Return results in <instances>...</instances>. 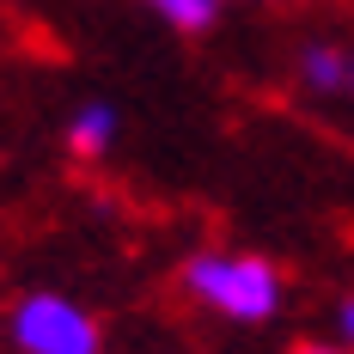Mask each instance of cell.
Here are the masks:
<instances>
[{
  "label": "cell",
  "mask_w": 354,
  "mask_h": 354,
  "mask_svg": "<svg viewBox=\"0 0 354 354\" xmlns=\"http://www.w3.org/2000/svg\"><path fill=\"white\" fill-rule=\"evenodd\" d=\"M183 293L214 312V318L226 324H275L281 318V269L269 263V257H257V250H196L189 263H183Z\"/></svg>",
  "instance_id": "6da1fadb"
},
{
  "label": "cell",
  "mask_w": 354,
  "mask_h": 354,
  "mask_svg": "<svg viewBox=\"0 0 354 354\" xmlns=\"http://www.w3.org/2000/svg\"><path fill=\"white\" fill-rule=\"evenodd\" d=\"M12 348L19 354H104V330L98 318L68 299V293H55V287H31L19 306H12Z\"/></svg>",
  "instance_id": "7a4b0ae2"
},
{
  "label": "cell",
  "mask_w": 354,
  "mask_h": 354,
  "mask_svg": "<svg viewBox=\"0 0 354 354\" xmlns=\"http://www.w3.org/2000/svg\"><path fill=\"white\" fill-rule=\"evenodd\" d=\"M116 135H122V116H116V104H104V98H86V104L68 116V153L73 159H104L110 147H116Z\"/></svg>",
  "instance_id": "3957f363"
},
{
  "label": "cell",
  "mask_w": 354,
  "mask_h": 354,
  "mask_svg": "<svg viewBox=\"0 0 354 354\" xmlns=\"http://www.w3.org/2000/svg\"><path fill=\"white\" fill-rule=\"evenodd\" d=\"M293 73H299V86L312 92V98H348V49L342 43H306L299 49V62H293Z\"/></svg>",
  "instance_id": "277c9868"
},
{
  "label": "cell",
  "mask_w": 354,
  "mask_h": 354,
  "mask_svg": "<svg viewBox=\"0 0 354 354\" xmlns=\"http://www.w3.org/2000/svg\"><path fill=\"white\" fill-rule=\"evenodd\" d=\"M147 6H153L171 31H208L214 19H220V6H226V0H147Z\"/></svg>",
  "instance_id": "5b68a950"
},
{
  "label": "cell",
  "mask_w": 354,
  "mask_h": 354,
  "mask_svg": "<svg viewBox=\"0 0 354 354\" xmlns=\"http://www.w3.org/2000/svg\"><path fill=\"white\" fill-rule=\"evenodd\" d=\"M330 336L354 348V293H342V299H336V312H330Z\"/></svg>",
  "instance_id": "8992f818"
},
{
  "label": "cell",
  "mask_w": 354,
  "mask_h": 354,
  "mask_svg": "<svg viewBox=\"0 0 354 354\" xmlns=\"http://www.w3.org/2000/svg\"><path fill=\"white\" fill-rule=\"evenodd\" d=\"M293 354H354V348H348V342H336V336H330V342H299Z\"/></svg>",
  "instance_id": "52a82bcc"
},
{
  "label": "cell",
  "mask_w": 354,
  "mask_h": 354,
  "mask_svg": "<svg viewBox=\"0 0 354 354\" xmlns=\"http://www.w3.org/2000/svg\"><path fill=\"white\" fill-rule=\"evenodd\" d=\"M348 98H354V49H348Z\"/></svg>",
  "instance_id": "ba28073f"
}]
</instances>
